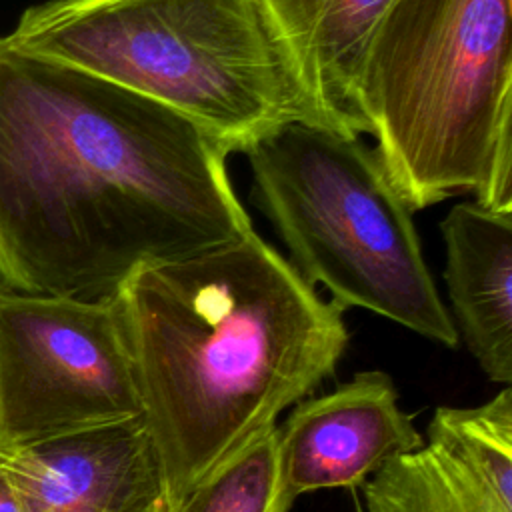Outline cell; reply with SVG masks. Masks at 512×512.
Masks as SVG:
<instances>
[{
	"mask_svg": "<svg viewBox=\"0 0 512 512\" xmlns=\"http://www.w3.org/2000/svg\"><path fill=\"white\" fill-rule=\"evenodd\" d=\"M228 154L164 104L0 36V284L112 300L142 266L244 236Z\"/></svg>",
	"mask_w": 512,
	"mask_h": 512,
	"instance_id": "1",
	"label": "cell"
},
{
	"mask_svg": "<svg viewBox=\"0 0 512 512\" xmlns=\"http://www.w3.org/2000/svg\"><path fill=\"white\" fill-rule=\"evenodd\" d=\"M114 302L172 508L332 376L350 338L254 228L138 268Z\"/></svg>",
	"mask_w": 512,
	"mask_h": 512,
	"instance_id": "2",
	"label": "cell"
},
{
	"mask_svg": "<svg viewBox=\"0 0 512 512\" xmlns=\"http://www.w3.org/2000/svg\"><path fill=\"white\" fill-rule=\"evenodd\" d=\"M4 38L164 104L228 152L326 124L264 0H48Z\"/></svg>",
	"mask_w": 512,
	"mask_h": 512,
	"instance_id": "3",
	"label": "cell"
},
{
	"mask_svg": "<svg viewBox=\"0 0 512 512\" xmlns=\"http://www.w3.org/2000/svg\"><path fill=\"white\" fill-rule=\"evenodd\" d=\"M358 98L412 212L462 194L512 212V0H390Z\"/></svg>",
	"mask_w": 512,
	"mask_h": 512,
	"instance_id": "4",
	"label": "cell"
},
{
	"mask_svg": "<svg viewBox=\"0 0 512 512\" xmlns=\"http://www.w3.org/2000/svg\"><path fill=\"white\" fill-rule=\"evenodd\" d=\"M252 196L302 278L342 312L362 308L448 348L458 344L412 210L376 150L320 122H288L246 152Z\"/></svg>",
	"mask_w": 512,
	"mask_h": 512,
	"instance_id": "5",
	"label": "cell"
},
{
	"mask_svg": "<svg viewBox=\"0 0 512 512\" xmlns=\"http://www.w3.org/2000/svg\"><path fill=\"white\" fill-rule=\"evenodd\" d=\"M142 416L118 306L0 284V446Z\"/></svg>",
	"mask_w": 512,
	"mask_h": 512,
	"instance_id": "6",
	"label": "cell"
},
{
	"mask_svg": "<svg viewBox=\"0 0 512 512\" xmlns=\"http://www.w3.org/2000/svg\"><path fill=\"white\" fill-rule=\"evenodd\" d=\"M362 486L366 512H512V386L480 406H438L422 446Z\"/></svg>",
	"mask_w": 512,
	"mask_h": 512,
	"instance_id": "7",
	"label": "cell"
},
{
	"mask_svg": "<svg viewBox=\"0 0 512 512\" xmlns=\"http://www.w3.org/2000/svg\"><path fill=\"white\" fill-rule=\"evenodd\" d=\"M276 440L280 484L294 502L322 488L362 486L390 458L420 448L424 436L402 410L392 378L364 370L294 404Z\"/></svg>",
	"mask_w": 512,
	"mask_h": 512,
	"instance_id": "8",
	"label": "cell"
},
{
	"mask_svg": "<svg viewBox=\"0 0 512 512\" xmlns=\"http://www.w3.org/2000/svg\"><path fill=\"white\" fill-rule=\"evenodd\" d=\"M28 512H166V482L144 418L30 446H0Z\"/></svg>",
	"mask_w": 512,
	"mask_h": 512,
	"instance_id": "9",
	"label": "cell"
},
{
	"mask_svg": "<svg viewBox=\"0 0 512 512\" xmlns=\"http://www.w3.org/2000/svg\"><path fill=\"white\" fill-rule=\"evenodd\" d=\"M458 338L488 380L512 384V212L454 204L440 224Z\"/></svg>",
	"mask_w": 512,
	"mask_h": 512,
	"instance_id": "10",
	"label": "cell"
},
{
	"mask_svg": "<svg viewBox=\"0 0 512 512\" xmlns=\"http://www.w3.org/2000/svg\"><path fill=\"white\" fill-rule=\"evenodd\" d=\"M328 126L368 134L358 80L368 38L390 0H264Z\"/></svg>",
	"mask_w": 512,
	"mask_h": 512,
	"instance_id": "11",
	"label": "cell"
},
{
	"mask_svg": "<svg viewBox=\"0 0 512 512\" xmlns=\"http://www.w3.org/2000/svg\"><path fill=\"white\" fill-rule=\"evenodd\" d=\"M292 504L280 484L272 426L198 482L174 512H290Z\"/></svg>",
	"mask_w": 512,
	"mask_h": 512,
	"instance_id": "12",
	"label": "cell"
},
{
	"mask_svg": "<svg viewBox=\"0 0 512 512\" xmlns=\"http://www.w3.org/2000/svg\"><path fill=\"white\" fill-rule=\"evenodd\" d=\"M0 512H28L2 458H0Z\"/></svg>",
	"mask_w": 512,
	"mask_h": 512,
	"instance_id": "13",
	"label": "cell"
},
{
	"mask_svg": "<svg viewBox=\"0 0 512 512\" xmlns=\"http://www.w3.org/2000/svg\"><path fill=\"white\" fill-rule=\"evenodd\" d=\"M166 512H174V508H168V510H166Z\"/></svg>",
	"mask_w": 512,
	"mask_h": 512,
	"instance_id": "14",
	"label": "cell"
}]
</instances>
